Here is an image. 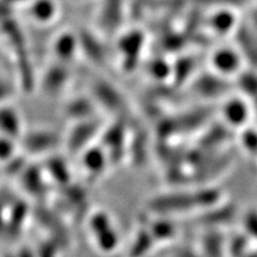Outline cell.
Returning <instances> with one entry per match:
<instances>
[{
	"instance_id": "obj_20",
	"label": "cell",
	"mask_w": 257,
	"mask_h": 257,
	"mask_svg": "<svg viewBox=\"0 0 257 257\" xmlns=\"http://www.w3.org/2000/svg\"><path fill=\"white\" fill-rule=\"evenodd\" d=\"M242 232L252 242H257V209L247 210L242 218Z\"/></svg>"
},
{
	"instance_id": "obj_9",
	"label": "cell",
	"mask_w": 257,
	"mask_h": 257,
	"mask_svg": "<svg viewBox=\"0 0 257 257\" xmlns=\"http://www.w3.org/2000/svg\"><path fill=\"white\" fill-rule=\"evenodd\" d=\"M24 149L32 154H45L53 150L59 143V139L56 133L45 128H37L25 132L24 131L20 139Z\"/></svg>"
},
{
	"instance_id": "obj_5",
	"label": "cell",
	"mask_w": 257,
	"mask_h": 257,
	"mask_svg": "<svg viewBox=\"0 0 257 257\" xmlns=\"http://www.w3.org/2000/svg\"><path fill=\"white\" fill-rule=\"evenodd\" d=\"M93 241L101 252L112 253L118 245L119 238L116 229L112 227L109 216L105 212H96L89 223Z\"/></svg>"
},
{
	"instance_id": "obj_6",
	"label": "cell",
	"mask_w": 257,
	"mask_h": 257,
	"mask_svg": "<svg viewBox=\"0 0 257 257\" xmlns=\"http://www.w3.org/2000/svg\"><path fill=\"white\" fill-rule=\"evenodd\" d=\"M101 127L102 126L94 117L75 122L74 127L68 135V148L73 152H83L86 148L93 145L92 141L95 139V136H99L103 130Z\"/></svg>"
},
{
	"instance_id": "obj_1",
	"label": "cell",
	"mask_w": 257,
	"mask_h": 257,
	"mask_svg": "<svg viewBox=\"0 0 257 257\" xmlns=\"http://www.w3.org/2000/svg\"><path fill=\"white\" fill-rule=\"evenodd\" d=\"M223 192L216 188H200L193 191H175L152 198L149 207L154 212L166 215L193 210H208L223 203Z\"/></svg>"
},
{
	"instance_id": "obj_11",
	"label": "cell",
	"mask_w": 257,
	"mask_h": 257,
	"mask_svg": "<svg viewBox=\"0 0 257 257\" xmlns=\"http://www.w3.org/2000/svg\"><path fill=\"white\" fill-rule=\"evenodd\" d=\"M110 161L101 145H91L82 152V165L85 173L93 178L105 173Z\"/></svg>"
},
{
	"instance_id": "obj_8",
	"label": "cell",
	"mask_w": 257,
	"mask_h": 257,
	"mask_svg": "<svg viewBox=\"0 0 257 257\" xmlns=\"http://www.w3.org/2000/svg\"><path fill=\"white\" fill-rule=\"evenodd\" d=\"M221 114L224 121L229 126L244 128L247 121H250L251 108L244 98L235 95L223 103Z\"/></svg>"
},
{
	"instance_id": "obj_21",
	"label": "cell",
	"mask_w": 257,
	"mask_h": 257,
	"mask_svg": "<svg viewBox=\"0 0 257 257\" xmlns=\"http://www.w3.org/2000/svg\"><path fill=\"white\" fill-rule=\"evenodd\" d=\"M15 142L18 141L0 135V160H10L12 158L16 150Z\"/></svg>"
},
{
	"instance_id": "obj_17",
	"label": "cell",
	"mask_w": 257,
	"mask_h": 257,
	"mask_svg": "<svg viewBox=\"0 0 257 257\" xmlns=\"http://www.w3.org/2000/svg\"><path fill=\"white\" fill-rule=\"evenodd\" d=\"M202 247L207 257H222L226 253V239L219 231H211L204 236Z\"/></svg>"
},
{
	"instance_id": "obj_13",
	"label": "cell",
	"mask_w": 257,
	"mask_h": 257,
	"mask_svg": "<svg viewBox=\"0 0 257 257\" xmlns=\"http://www.w3.org/2000/svg\"><path fill=\"white\" fill-rule=\"evenodd\" d=\"M67 67V64L57 62L46 71L42 83L45 93L57 95V93L61 92L67 87L70 78V73Z\"/></svg>"
},
{
	"instance_id": "obj_4",
	"label": "cell",
	"mask_w": 257,
	"mask_h": 257,
	"mask_svg": "<svg viewBox=\"0 0 257 257\" xmlns=\"http://www.w3.org/2000/svg\"><path fill=\"white\" fill-rule=\"evenodd\" d=\"M126 14L128 10L124 0H102L98 11V26L102 35L118 36Z\"/></svg>"
},
{
	"instance_id": "obj_10",
	"label": "cell",
	"mask_w": 257,
	"mask_h": 257,
	"mask_svg": "<svg viewBox=\"0 0 257 257\" xmlns=\"http://www.w3.org/2000/svg\"><path fill=\"white\" fill-rule=\"evenodd\" d=\"M79 51V38L77 35L70 31L59 34L53 44V52L56 61L67 64V66L74 61Z\"/></svg>"
},
{
	"instance_id": "obj_22",
	"label": "cell",
	"mask_w": 257,
	"mask_h": 257,
	"mask_svg": "<svg viewBox=\"0 0 257 257\" xmlns=\"http://www.w3.org/2000/svg\"><path fill=\"white\" fill-rule=\"evenodd\" d=\"M244 257H257V252L256 251H250Z\"/></svg>"
},
{
	"instance_id": "obj_18",
	"label": "cell",
	"mask_w": 257,
	"mask_h": 257,
	"mask_svg": "<svg viewBox=\"0 0 257 257\" xmlns=\"http://www.w3.org/2000/svg\"><path fill=\"white\" fill-rule=\"evenodd\" d=\"M250 242L252 241L243 232L241 236L237 235L229 241H226V254L231 257H244L251 251Z\"/></svg>"
},
{
	"instance_id": "obj_15",
	"label": "cell",
	"mask_w": 257,
	"mask_h": 257,
	"mask_svg": "<svg viewBox=\"0 0 257 257\" xmlns=\"http://www.w3.org/2000/svg\"><path fill=\"white\" fill-rule=\"evenodd\" d=\"M93 98L99 104L107 109H121L123 100L114 87L103 82L98 83L94 87Z\"/></svg>"
},
{
	"instance_id": "obj_7",
	"label": "cell",
	"mask_w": 257,
	"mask_h": 257,
	"mask_svg": "<svg viewBox=\"0 0 257 257\" xmlns=\"http://www.w3.org/2000/svg\"><path fill=\"white\" fill-rule=\"evenodd\" d=\"M206 24L213 36L226 37L236 31L239 26V20L234 8L219 7L209 14Z\"/></svg>"
},
{
	"instance_id": "obj_19",
	"label": "cell",
	"mask_w": 257,
	"mask_h": 257,
	"mask_svg": "<svg viewBox=\"0 0 257 257\" xmlns=\"http://www.w3.org/2000/svg\"><path fill=\"white\" fill-rule=\"evenodd\" d=\"M149 231L155 240L163 239L162 241H170L177 234L175 225L166 221H160L155 223L154 226L150 227Z\"/></svg>"
},
{
	"instance_id": "obj_2",
	"label": "cell",
	"mask_w": 257,
	"mask_h": 257,
	"mask_svg": "<svg viewBox=\"0 0 257 257\" xmlns=\"http://www.w3.org/2000/svg\"><path fill=\"white\" fill-rule=\"evenodd\" d=\"M117 53L121 68L126 73L139 67L146 45V37L140 29H130L117 36Z\"/></svg>"
},
{
	"instance_id": "obj_14",
	"label": "cell",
	"mask_w": 257,
	"mask_h": 257,
	"mask_svg": "<svg viewBox=\"0 0 257 257\" xmlns=\"http://www.w3.org/2000/svg\"><path fill=\"white\" fill-rule=\"evenodd\" d=\"M60 12L56 0H32L28 8L30 19L41 25H47L58 18Z\"/></svg>"
},
{
	"instance_id": "obj_3",
	"label": "cell",
	"mask_w": 257,
	"mask_h": 257,
	"mask_svg": "<svg viewBox=\"0 0 257 257\" xmlns=\"http://www.w3.org/2000/svg\"><path fill=\"white\" fill-rule=\"evenodd\" d=\"M244 57L238 47L222 45L210 54L209 63L214 74L225 79L237 77L242 73Z\"/></svg>"
},
{
	"instance_id": "obj_12",
	"label": "cell",
	"mask_w": 257,
	"mask_h": 257,
	"mask_svg": "<svg viewBox=\"0 0 257 257\" xmlns=\"http://www.w3.org/2000/svg\"><path fill=\"white\" fill-rule=\"evenodd\" d=\"M23 133L24 126L19 110L10 104H0V135L19 142Z\"/></svg>"
},
{
	"instance_id": "obj_16",
	"label": "cell",
	"mask_w": 257,
	"mask_h": 257,
	"mask_svg": "<svg viewBox=\"0 0 257 257\" xmlns=\"http://www.w3.org/2000/svg\"><path fill=\"white\" fill-rule=\"evenodd\" d=\"M66 111L75 122L90 119L94 116V102L86 98H76L68 104Z\"/></svg>"
}]
</instances>
